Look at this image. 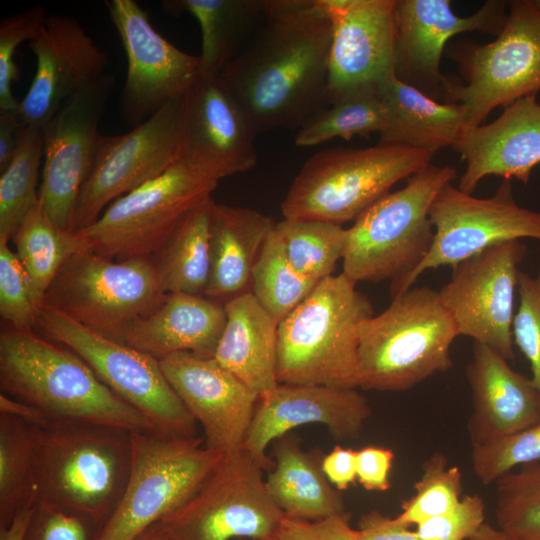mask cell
<instances>
[{
  "instance_id": "obj_4",
  "label": "cell",
  "mask_w": 540,
  "mask_h": 540,
  "mask_svg": "<svg viewBox=\"0 0 540 540\" xmlns=\"http://www.w3.org/2000/svg\"><path fill=\"white\" fill-rule=\"evenodd\" d=\"M372 315L344 273L321 280L278 323V383L358 388L359 329Z\"/></svg>"
},
{
  "instance_id": "obj_26",
  "label": "cell",
  "mask_w": 540,
  "mask_h": 540,
  "mask_svg": "<svg viewBox=\"0 0 540 540\" xmlns=\"http://www.w3.org/2000/svg\"><path fill=\"white\" fill-rule=\"evenodd\" d=\"M466 378L472 394L467 422L472 447L540 423V393L532 379L491 348L474 342Z\"/></svg>"
},
{
  "instance_id": "obj_8",
  "label": "cell",
  "mask_w": 540,
  "mask_h": 540,
  "mask_svg": "<svg viewBox=\"0 0 540 540\" xmlns=\"http://www.w3.org/2000/svg\"><path fill=\"white\" fill-rule=\"evenodd\" d=\"M129 477L115 509L90 540H136L188 500L225 454L197 437L131 432Z\"/></svg>"
},
{
  "instance_id": "obj_58",
  "label": "cell",
  "mask_w": 540,
  "mask_h": 540,
  "mask_svg": "<svg viewBox=\"0 0 540 540\" xmlns=\"http://www.w3.org/2000/svg\"><path fill=\"white\" fill-rule=\"evenodd\" d=\"M237 540H250V539H237Z\"/></svg>"
},
{
  "instance_id": "obj_6",
  "label": "cell",
  "mask_w": 540,
  "mask_h": 540,
  "mask_svg": "<svg viewBox=\"0 0 540 540\" xmlns=\"http://www.w3.org/2000/svg\"><path fill=\"white\" fill-rule=\"evenodd\" d=\"M435 154L379 142L366 148L337 147L310 157L292 180L281 204L283 218L342 225L431 164Z\"/></svg>"
},
{
  "instance_id": "obj_30",
  "label": "cell",
  "mask_w": 540,
  "mask_h": 540,
  "mask_svg": "<svg viewBox=\"0 0 540 540\" xmlns=\"http://www.w3.org/2000/svg\"><path fill=\"white\" fill-rule=\"evenodd\" d=\"M387 108L381 143L400 145L435 154L453 147L466 129L462 104L439 102L404 83L394 74L380 91Z\"/></svg>"
},
{
  "instance_id": "obj_28",
  "label": "cell",
  "mask_w": 540,
  "mask_h": 540,
  "mask_svg": "<svg viewBox=\"0 0 540 540\" xmlns=\"http://www.w3.org/2000/svg\"><path fill=\"white\" fill-rule=\"evenodd\" d=\"M274 220L251 208L212 205L210 274L204 296L225 304L250 291L254 264Z\"/></svg>"
},
{
  "instance_id": "obj_33",
  "label": "cell",
  "mask_w": 540,
  "mask_h": 540,
  "mask_svg": "<svg viewBox=\"0 0 540 540\" xmlns=\"http://www.w3.org/2000/svg\"><path fill=\"white\" fill-rule=\"evenodd\" d=\"M212 197L194 209L151 257L168 293L204 296L210 274Z\"/></svg>"
},
{
  "instance_id": "obj_55",
  "label": "cell",
  "mask_w": 540,
  "mask_h": 540,
  "mask_svg": "<svg viewBox=\"0 0 540 540\" xmlns=\"http://www.w3.org/2000/svg\"><path fill=\"white\" fill-rule=\"evenodd\" d=\"M469 540H517L514 537L495 527L488 522L479 528V530Z\"/></svg>"
},
{
  "instance_id": "obj_57",
  "label": "cell",
  "mask_w": 540,
  "mask_h": 540,
  "mask_svg": "<svg viewBox=\"0 0 540 540\" xmlns=\"http://www.w3.org/2000/svg\"><path fill=\"white\" fill-rule=\"evenodd\" d=\"M534 3H535L536 6L540 9V0H536V1H534Z\"/></svg>"
},
{
  "instance_id": "obj_3",
  "label": "cell",
  "mask_w": 540,
  "mask_h": 540,
  "mask_svg": "<svg viewBox=\"0 0 540 540\" xmlns=\"http://www.w3.org/2000/svg\"><path fill=\"white\" fill-rule=\"evenodd\" d=\"M33 430L37 504L80 518L94 533L125 489L131 468V432L68 422H51Z\"/></svg>"
},
{
  "instance_id": "obj_42",
  "label": "cell",
  "mask_w": 540,
  "mask_h": 540,
  "mask_svg": "<svg viewBox=\"0 0 540 540\" xmlns=\"http://www.w3.org/2000/svg\"><path fill=\"white\" fill-rule=\"evenodd\" d=\"M470 459L475 476L485 485L522 465L540 461V423L472 447Z\"/></svg>"
},
{
  "instance_id": "obj_31",
  "label": "cell",
  "mask_w": 540,
  "mask_h": 540,
  "mask_svg": "<svg viewBox=\"0 0 540 540\" xmlns=\"http://www.w3.org/2000/svg\"><path fill=\"white\" fill-rule=\"evenodd\" d=\"M322 458L302 449L287 434L273 442V466L265 476V485L284 515L319 520L347 514L341 492L323 473Z\"/></svg>"
},
{
  "instance_id": "obj_40",
  "label": "cell",
  "mask_w": 540,
  "mask_h": 540,
  "mask_svg": "<svg viewBox=\"0 0 540 540\" xmlns=\"http://www.w3.org/2000/svg\"><path fill=\"white\" fill-rule=\"evenodd\" d=\"M495 484L497 527L517 540H540V461L512 470Z\"/></svg>"
},
{
  "instance_id": "obj_20",
  "label": "cell",
  "mask_w": 540,
  "mask_h": 540,
  "mask_svg": "<svg viewBox=\"0 0 540 540\" xmlns=\"http://www.w3.org/2000/svg\"><path fill=\"white\" fill-rule=\"evenodd\" d=\"M508 2L488 0L474 14L456 15L450 0H395V75L433 99L442 97L449 78L440 71L447 42L457 34L479 31L498 35Z\"/></svg>"
},
{
  "instance_id": "obj_34",
  "label": "cell",
  "mask_w": 540,
  "mask_h": 540,
  "mask_svg": "<svg viewBox=\"0 0 540 540\" xmlns=\"http://www.w3.org/2000/svg\"><path fill=\"white\" fill-rule=\"evenodd\" d=\"M11 241L29 276L39 306L64 265L84 247L78 232L62 229L50 219L39 198Z\"/></svg>"
},
{
  "instance_id": "obj_17",
  "label": "cell",
  "mask_w": 540,
  "mask_h": 540,
  "mask_svg": "<svg viewBox=\"0 0 540 540\" xmlns=\"http://www.w3.org/2000/svg\"><path fill=\"white\" fill-rule=\"evenodd\" d=\"M116 77L105 74L73 94L43 129L44 165L38 198L50 219L71 230L76 201L91 171L101 134L99 123Z\"/></svg>"
},
{
  "instance_id": "obj_24",
  "label": "cell",
  "mask_w": 540,
  "mask_h": 540,
  "mask_svg": "<svg viewBox=\"0 0 540 540\" xmlns=\"http://www.w3.org/2000/svg\"><path fill=\"white\" fill-rule=\"evenodd\" d=\"M371 414L358 388L278 384L259 397L243 448L269 471L273 461L267 448L290 430L320 424L337 440H354Z\"/></svg>"
},
{
  "instance_id": "obj_38",
  "label": "cell",
  "mask_w": 540,
  "mask_h": 540,
  "mask_svg": "<svg viewBox=\"0 0 540 540\" xmlns=\"http://www.w3.org/2000/svg\"><path fill=\"white\" fill-rule=\"evenodd\" d=\"M43 149V129L27 126L12 161L0 173V242L12 240L38 201L36 187Z\"/></svg>"
},
{
  "instance_id": "obj_46",
  "label": "cell",
  "mask_w": 540,
  "mask_h": 540,
  "mask_svg": "<svg viewBox=\"0 0 540 540\" xmlns=\"http://www.w3.org/2000/svg\"><path fill=\"white\" fill-rule=\"evenodd\" d=\"M485 505L477 494L464 495L449 512L416 526L423 540H469L484 524Z\"/></svg>"
},
{
  "instance_id": "obj_23",
  "label": "cell",
  "mask_w": 540,
  "mask_h": 540,
  "mask_svg": "<svg viewBox=\"0 0 540 540\" xmlns=\"http://www.w3.org/2000/svg\"><path fill=\"white\" fill-rule=\"evenodd\" d=\"M162 371L204 432V445L228 454L243 448L259 396L214 357L190 352L159 359Z\"/></svg>"
},
{
  "instance_id": "obj_13",
  "label": "cell",
  "mask_w": 540,
  "mask_h": 540,
  "mask_svg": "<svg viewBox=\"0 0 540 540\" xmlns=\"http://www.w3.org/2000/svg\"><path fill=\"white\" fill-rule=\"evenodd\" d=\"M265 471L244 448L225 454L161 523L176 540H266L284 513L267 492Z\"/></svg>"
},
{
  "instance_id": "obj_18",
  "label": "cell",
  "mask_w": 540,
  "mask_h": 540,
  "mask_svg": "<svg viewBox=\"0 0 540 540\" xmlns=\"http://www.w3.org/2000/svg\"><path fill=\"white\" fill-rule=\"evenodd\" d=\"M105 5L127 57L121 112L135 127L186 94L202 75L201 60L158 33L136 1L109 0Z\"/></svg>"
},
{
  "instance_id": "obj_53",
  "label": "cell",
  "mask_w": 540,
  "mask_h": 540,
  "mask_svg": "<svg viewBox=\"0 0 540 540\" xmlns=\"http://www.w3.org/2000/svg\"><path fill=\"white\" fill-rule=\"evenodd\" d=\"M0 413L18 418L32 427H44L50 423L36 407L4 393H0Z\"/></svg>"
},
{
  "instance_id": "obj_29",
  "label": "cell",
  "mask_w": 540,
  "mask_h": 540,
  "mask_svg": "<svg viewBox=\"0 0 540 540\" xmlns=\"http://www.w3.org/2000/svg\"><path fill=\"white\" fill-rule=\"evenodd\" d=\"M226 324L214 358L259 397L277 381L278 323L248 291L225 304Z\"/></svg>"
},
{
  "instance_id": "obj_45",
  "label": "cell",
  "mask_w": 540,
  "mask_h": 540,
  "mask_svg": "<svg viewBox=\"0 0 540 540\" xmlns=\"http://www.w3.org/2000/svg\"><path fill=\"white\" fill-rule=\"evenodd\" d=\"M519 307L512 324L513 341L532 371V382L540 393V266L536 276L518 274Z\"/></svg>"
},
{
  "instance_id": "obj_52",
  "label": "cell",
  "mask_w": 540,
  "mask_h": 540,
  "mask_svg": "<svg viewBox=\"0 0 540 540\" xmlns=\"http://www.w3.org/2000/svg\"><path fill=\"white\" fill-rule=\"evenodd\" d=\"M26 129L17 111L0 110V173L12 161Z\"/></svg>"
},
{
  "instance_id": "obj_1",
  "label": "cell",
  "mask_w": 540,
  "mask_h": 540,
  "mask_svg": "<svg viewBox=\"0 0 540 540\" xmlns=\"http://www.w3.org/2000/svg\"><path fill=\"white\" fill-rule=\"evenodd\" d=\"M332 25L323 0H270L219 80L257 133L299 130L327 107Z\"/></svg>"
},
{
  "instance_id": "obj_54",
  "label": "cell",
  "mask_w": 540,
  "mask_h": 540,
  "mask_svg": "<svg viewBox=\"0 0 540 540\" xmlns=\"http://www.w3.org/2000/svg\"><path fill=\"white\" fill-rule=\"evenodd\" d=\"M35 507L21 511L9 525L0 527V540H24Z\"/></svg>"
},
{
  "instance_id": "obj_49",
  "label": "cell",
  "mask_w": 540,
  "mask_h": 540,
  "mask_svg": "<svg viewBox=\"0 0 540 540\" xmlns=\"http://www.w3.org/2000/svg\"><path fill=\"white\" fill-rule=\"evenodd\" d=\"M393 460L394 452L390 448L366 446L357 450V481L367 491L389 490Z\"/></svg>"
},
{
  "instance_id": "obj_50",
  "label": "cell",
  "mask_w": 540,
  "mask_h": 540,
  "mask_svg": "<svg viewBox=\"0 0 540 540\" xmlns=\"http://www.w3.org/2000/svg\"><path fill=\"white\" fill-rule=\"evenodd\" d=\"M321 467L338 491L346 490L357 481V451L337 445L323 456Z\"/></svg>"
},
{
  "instance_id": "obj_32",
  "label": "cell",
  "mask_w": 540,
  "mask_h": 540,
  "mask_svg": "<svg viewBox=\"0 0 540 540\" xmlns=\"http://www.w3.org/2000/svg\"><path fill=\"white\" fill-rule=\"evenodd\" d=\"M270 0H169L172 15L187 13L201 29L202 74L219 77L244 50L266 19Z\"/></svg>"
},
{
  "instance_id": "obj_51",
  "label": "cell",
  "mask_w": 540,
  "mask_h": 540,
  "mask_svg": "<svg viewBox=\"0 0 540 540\" xmlns=\"http://www.w3.org/2000/svg\"><path fill=\"white\" fill-rule=\"evenodd\" d=\"M360 540H423L415 531L400 525L377 510L364 514L358 522Z\"/></svg>"
},
{
  "instance_id": "obj_10",
  "label": "cell",
  "mask_w": 540,
  "mask_h": 540,
  "mask_svg": "<svg viewBox=\"0 0 540 540\" xmlns=\"http://www.w3.org/2000/svg\"><path fill=\"white\" fill-rule=\"evenodd\" d=\"M508 3L494 41L452 52L464 84L449 78L444 101L465 107V130L481 125L494 108L540 91V9L531 0Z\"/></svg>"
},
{
  "instance_id": "obj_27",
  "label": "cell",
  "mask_w": 540,
  "mask_h": 540,
  "mask_svg": "<svg viewBox=\"0 0 540 540\" xmlns=\"http://www.w3.org/2000/svg\"><path fill=\"white\" fill-rule=\"evenodd\" d=\"M226 318L222 303L202 295L168 293L157 309L130 327L123 343L157 359L178 352L213 357Z\"/></svg>"
},
{
  "instance_id": "obj_39",
  "label": "cell",
  "mask_w": 540,
  "mask_h": 540,
  "mask_svg": "<svg viewBox=\"0 0 540 540\" xmlns=\"http://www.w3.org/2000/svg\"><path fill=\"white\" fill-rule=\"evenodd\" d=\"M326 107L295 135L299 147H311L341 137L381 134L387 124V108L380 93L345 98Z\"/></svg>"
},
{
  "instance_id": "obj_41",
  "label": "cell",
  "mask_w": 540,
  "mask_h": 540,
  "mask_svg": "<svg viewBox=\"0 0 540 540\" xmlns=\"http://www.w3.org/2000/svg\"><path fill=\"white\" fill-rule=\"evenodd\" d=\"M462 487L460 469L449 465L444 454L434 453L422 464L415 493L402 503L401 512L393 519L409 528L443 515L459 503Z\"/></svg>"
},
{
  "instance_id": "obj_14",
  "label": "cell",
  "mask_w": 540,
  "mask_h": 540,
  "mask_svg": "<svg viewBox=\"0 0 540 540\" xmlns=\"http://www.w3.org/2000/svg\"><path fill=\"white\" fill-rule=\"evenodd\" d=\"M434 228L432 246L421 263L405 278L391 283L392 298L411 288L426 270L458 263L497 243L531 238L540 241V212L517 204L512 180L503 179L488 198L446 184L430 209Z\"/></svg>"
},
{
  "instance_id": "obj_12",
  "label": "cell",
  "mask_w": 540,
  "mask_h": 540,
  "mask_svg": "<svg viewBox=\"0 0 540 540\" xmlns=\"http://www.w3.org/2000/svg\"><path fill=\"white\" fill-rule=\"evenodd\" d=\"M218 181L180 160L114 200L88 227L76 231L88 249L114 260L152 257L177 226L212 197Z\"/></svg>"
},
{
  "instance_id": "obj_5",
  "label": "cell",
  "mask_w": 540,
  "mask_h": 540,
  "mask_svg": "<svg viewBox=\"0 0 540 540\" xmlns=\"http://www.w3.org/2000/svg\"><path fill=\"white\" fill-rule=\"evenodd\" d=\"M458 335L438 291L412 286L361 324L358 388L401 392L449 370L450 348Z\"/></svg>"
},
{
  "instance_id": "obj_7",
  "label": "cell",
  "mask_w": 540,
  "mask_h": 540,
  "mask_svg": "<svg viewBox=\"0 0 540 540\" xmlns=\"http://www.w3.org/2000/svg\"><path fill=\"white\" fill-rule=\"evenodd\" d=\"M456 177L451 166L429 164L364 211L346 229L342 273L356 284L394 283L409 275L432 246V203Z\"/></svg>"
},
{
  "instance_id": "obj_21",
  "label": "cell",
  "mask_w": 540,
  "mask_h": 540,
  "mask_svg": "<svg viewBox=\"0 0 540 540\" xmlns=\"http://www.w3.org/2000/svg\"><path fill=\"white\" fill-rule=\"evenodd\" d=\"M255 135L244 111L216 76L202 74L183 100L179 159L220 181L257 164Z\"/></svg>"
},
{
  "instance_id": "obj_48",
  "label": "cell",
  "mask_w": 540,
  "mask_h": 540,
  "mask_svg": "<svg viewBox=\"0 0 540 540\" xmlns=\"http://www.w3.org/2000/svg\"><path fill=\"white\" fill-rule=\"evenodd\" d=\"M92 535L91 527L80 518L39 503L24 540H90Z\"/></svg>"
},
{
  "instance_id": "obj_35",
  "label": "cell",
  "mask_w": 540,
  "mask_h": 540,
  "mask_svg": "<svg viewBox=\"0 0 540 540\" xmlns=\"http://www.w3.org/2000/svg\"><path fill=\"white\" fill-rule=\"evenodd\" d=\"M37 502L33 427L0 413V527Z\"/></svg>"
},
{
  "instance_id": "obj_37",
  "label": "cell",
  "mask_w": 540,
  "mask_h": 540,
  "mask_svg": "<svg viewBox=\"0 0 540 540\" xmlns=\"http://www.w3.org/2000/svg\"><path fill=\"white\" fill-rule=\"evenodd\" d=\"M290 263L303 276L321 281L333 275L343 258L346 229L314 219L283 218L275 225Z\"/></svg>"
},
{
  "instance_id": "obj_43",
  "label": "cell",
  "mask_w": 540,
  "mask_h": 540,
  "mask_svg": "<svg viewBox=\"0 0 540 540\" xmlns=\"http://www.w3.org/2000/svg\"><path fill=\"white\" fill-rule=\"evenodd\" d=\"M33 287L9 243L0 242V315L17 329H35L39 310Z\"/></svg>"
},
{
  "instance_id": "obj_25",
  "label": "cell",
  "mask_w": 540,
  "mask_h": 540,
  "mask_svg": "<svg viewBox=\"0 0 540 540\" xmlns=\"http://www.w3.org/2000/svg\"><path fill=\"white\" fill-rule=\"evenodd\" d=\"M453 148L466 163L458 188L472 194L494 175L528 184L540 164V103L537 95L517 99L488 124L465 130Z\"/></svg>"
},
{
  "instance_id": "obj_11",
  "label": "cell",
  "mask_w": 540,
  "mask_h": 540,
  "mask_svg": "<svg viewBox=\"0 0 540 540\" xmlns=\"http://www.w3.org/2000/svg\"><path fill=\"white\" fill-rule=\"evenodd\" d=\"M35 330L77 354L114 394L142 413L158 433L196 436L197 423L166 379L159 359L95 333L50 307H39Z\"/></svg>"
},
{
  "instance_id": "obj_47",
  "label": "cell",
  "mask_w": 540,
  "mask_h": 540,
  "mask_svg": "<svg viewBox=\"0 0 540 540\" xmlns=\"http://www.w3.org/2000/svg\"><path fill=\"white\" fill-rule=\"evenodd\" d=\"M266 540H360V535L350 526L348 514L319 520L284 515Z\"/></svg>"
},
{
  "instance_id": "obj_16",
  "label": "cell",
  "mask_w": 540,
  "mask_h": 540,
  "mask_svg": "<svg viewBox=\"0 0 540 540\" xmlns=\"http://www.w3.org/2000/svg\"><path fill=\"white\" fill-rule=\"evenodd\" d=\"M526 252L520 240L497 243L454 266L451 279L438 291L459 335L512 361L514 293Z\"/></svg>"
},
{
  "instance_id": "obj_22",
  "label": "cell",
  "mask_w": 540,
  "mask_h": 540,
  "mask_svg": "<svg viewBox=\"0 0 540 540\" xmlns=\"http://www.w3.org/2000/svg\"><path fill=\"white\" fill-rule=\"evenodd\" d=\"M29 48L36 71L17 110L26 126L43 128L65 100L106 74V54L73 17L48 15Z\"/></svg>"
},
{
  "instance_id": "obj_15",
  "label": "cell",
  "mask_w": 540,
  "mask_h": 540,
  "mask_svg": "<svg viewBox=\"0 0 540 540\" xmlns=\"http://www.w3.org/2000/svg\"><path fill=\"white\" fill-rule=\"evenodd\" d=\"M184 95L124 134L101 136L75 204L71 230L93 224L119 197L167 171L179 159Z\"/></svg>"
},
{
  "instance_id": "obj_19",
  "label": "cell",
  "mask_w": 540,
  "mask_h": 540,
  "mask_svg": "<svg viewBox=\"0 0 540 540\" xmlns=\"http://www.w3.org/2000/svg\"><path fill=\"white\" fill-rule=\"evenodd\" d=\"M332 25L327 104L380 93L395 74V0H323Z\"/></svg>"
},
{
  "instance_id": "obj_56",
  "label": "cell",
  "mask_w": 540,
  "mask_h": 540,
  "mask_svg": "<svg viewBox=\"0 0 540 540\" xmlns=\"http://www.w3.org/2000/svg\"><path fill=\"white\" fill-rule=\"evenodd\" d=\"M136 540H176L170 531L161 523H157L146 530Z\"/></svg>"
},
{
  "instance_id": "obj_36",
  "label": "cell",
  "mask_w": 540,
  "mask_h": 540,
  "mask_svg": "<svg viewBox=\"0 0 540 540\" xmlns=\"http://www.w3.org/2000/svg\"><path fill=\"white\" fill-rule=\"evenodd\" d=\"M319 282L303 276L293 267L283 239L274 227L259 253L251 275L250 292L262 308L279 323Z\"/></svg>"
},
{
  "instance_id": "obj_44",
  "label": "cell",
  "mask_w": 540,
  "mask_h": 540,
  "mask_svg": "<svg viewBox=\"0 0 540 540\" xmlns=\"http://www.w3.org/2000/svg\"><path fill=\"white\" fill-rule=\"evenodd\" d=\"M48 15L42 6H34L0 22V110L17 111L20 101L12 92V84L19 80V69L14 61L17 47L32 40Z\"/></svg>"
},
{
  "instance_id": "obj_9",
  "label": "cell",
  "mask_w": 540,
  "mask_h": 540,
  "mask_svg": "<svg viewBox=\"0 0 540 540\" xmlns=\"http://www.w3.org/2000/svg\"><path fill=\"white\" fill-rule=\"evenodd\" d=\"M166 295L151 257L114 260L84 245L53 280L42 305L123 343L130 327Z\"/></svg>"
},
{
  "instance_id": "obj_2",
  "label": "cell",
  "mask_w": 540,
  "mask_h": 540,
  "mask_svg": "<svg viewBox=\"0 0 540 540\" xmlns=\"http://www.w3.org/2000/svg\"><path fill=\"white\" fill-rule=\"evenodd\" d=\"M0 389L39 409L50 423H92L158 433L142 413L106 387L77 354L35 329L2 325Z\"/></svg>"
}]
</instances>
